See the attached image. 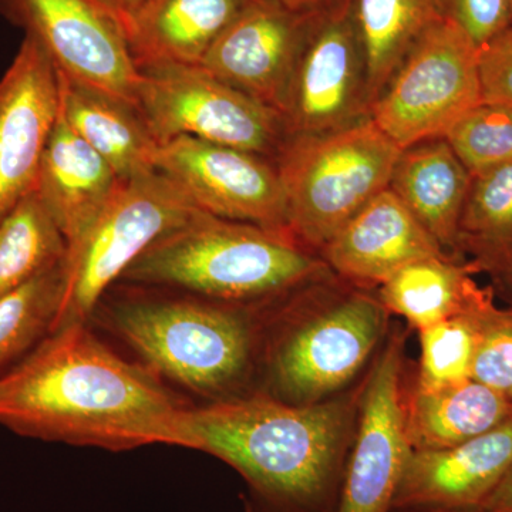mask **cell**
I'll use <instances>...</instances> for the list:
<instances>
[{
  "instance_id": "1",
  "label": "cell",
  "mask_w": 512,
  "mask_h": 512,
  "mask_svg": "<svg viewBox=\"0 0 512 512\" xmlns=\"http://www.w3.org/2000/svg\"><path fill=\"white\" fill-rule=\"evenodd\" d=\"M187 410L156 373L101 342L90 322L55 330L0 376V424L30 439L192 450Z\"/></svg>"
},
{
  "instance_id": "2",
  "label": "cell",
  "mask_w": 512,
  "mask_h": 512,
  "mask_svg": "<svg viewBox=\"0 0 512 512\" xmlns=\"http://www.w3.org/2000/svg\"><path fill=\"white\" fill-rule=\"evenodd\" d=\"M359 394L293 406L261 390L188 407L192 450L248 484L245 512H336Z\"/></svg>"
},
{
  "instance_id": "3",
  "label": "cell",
  "mask_w": 512,
  "mask_h": 512,
  "mask_svg": "<svg viewBox=\"0 0 512 512\" xmlns=\"http://www.w3.org/2000/svg\"><path fill=\"white\" fill-rule=\"evenodd\" d=\"M262 306L126 285V293L101 299L92 320L99 318L160 379L211 403L255 390Z\"/></svg>"
},
{
  "instance_id": "4",
  "label": "cell",
  "mask_w": 512,
  "mask_h": 512,
  "mask_svg": "<svg viewBox=\"0 0 512 512\" xmlns=\"http://www.w3.org/2000/svg\"><path fill=\"white\" fill-rule=\"evenodd\" d=\"M332 275L322 256L289 232L198 211L154 242L119 284L262 306Z\"/></svg>"
},
{
  "instance_id": "5",
  "label": "cell",
  "mask_w": 512,
  "mask_h": 512,
  "mask_svg": "<svg viewBox=\"0 0 512 512\" xmlns=\"http://www.w3.org/2000/svg\"><path fill=\"white\" fill-rule=\"evenodd\" d=\"M335 275L261 309V390L293 406L333 399L369 362L390 313L366 289L330 291Z\"/></svg>"
},
{
  "instance_id": "6",
  "label": "cell",
  "mask_w": 512,
  "mask_h": 512,
  "mask_svg": "<svg viewBox=\"0 0 512 512\" xmlns=\"http://www.w3.org/2000/svg\"><path fill=\"white\" fill-rule=\"evenodd\" d=\"M400 153L372 119L322 136L288 137L275 158L286 231L320 255L357 212L389 188Z\"/></svg>"
},
{
  "instance_id": "7",
  "label": "cell",
  "mask_w": 512,
  "mask_h": 512,
  "mask_svg": "<svg viewBox=\"0 0 512 512\" xmlns=\"http://www.w3.org/2000/svg\"><path fill=\"white\" fill-rule=\"evenodd\" d=\"M200 208L165 175L123 181L109 204L67 247L64 292L52 333L90 322L101 299L154 242L191 220Z\"/></svg>"
},
{
  "instance_id": "8",
  "label": "cell",
  "mask_w": 512,
  "mask_h": 512,
  "mask_svg": "<svg viewBox=\"0 0 512 512\" xmlns=\"http://www.w3.org/2000/svg\"><path fill=\"white\" fill-rule=\"evenodd\" d=\"M137 110L158 144L197 138L274 160L288 140L281 114L200 66H137Z\"/></svg>"
},
{
  "instance_id": "9",
  "label": "cell",
  "mask_w": 512,
  "mask_h": 512,
  "mask_svg": "<svg viewBox=\"0 0 512 512\" xmlns=\"http://www.w3.org/2000/svg\"><path fill=\"white\" fill-rule=\"evenodd\" d=\"M478 52L463 30L441 18L377 97L373 123L402 150L444 137L461 116L483 103Z\"/></svg>"
},
{
  "instance_id": "10",
  "label": "cell",
  "mask_w": 512,
  "mask_h": 512,
  "mask_svg": "<svg viewBox=\"0 0 512 512\" xmlns=\"http://www.w3.org/2000/svg\"><path fill=\"white\" fill-rule=\"evenodd\" d=\"M365 49L352 0L312 19L282 119L289 137L322 136L372 119Z\"/></svg>"
},
{
  "instance_id": "11",
  "label": "cell",
  "mask_w": 512,
  "mask_h": 512,
  "mask_svg": "<svg viewBox=\"0 0 512 512\" xmlns=\"http://www.w3.org/2000/svg\"><path fill=\"white\" fill-rule=\"evenodd\" d=\"M0 15L39 43L64 76L137 107L140 72L126 35L96 0H0Z\"/></svg>"
},
{
  "instance_id": "12",
  "label": "cell",
  "mask_w": 512,
  "mask_h": 512,
  "mask_svg": "<svg viewBox=\"0 0 512 512\" xmlns=\"http://www.w3.org/2000/svg\"><path fill=\"white\" fill-rule=\"evenodd\" d=\"M403 336L389 340L359 394L355 434L336 512H392L413 448L407 439Z\"/></svg>"
},
{
  "instance_id": "13",
  "label": "cell",
  "mask_w": 512,
  "mask_h": 512,
  "mask_svg": "<svg viewBox=\"0 0 512 512\" xmlns=\"http://www.w3.org/2000/svg\"><path fill=\"white\" fill-rule=\"evenodd\" d=\"M157 171L170 178L201 211L286 231L284 188L274 160L239 148L178 137L158 146Z\"/></svg>"
},
{
  "instance_id": "14",
  "label": "cell",
  "mask_w": 512,
  "mask_h": 512,
  "mask_svg": "<svg viewBox=\"0 0 512 512\" xmlns=\"http://www.w3.org/2000/svg\"><path fill=\"white\" fill-rule=\"evenodd\" d=\"M59 114L55 63L39 43L25 36L0 77V220L35 190Z\"/></svg>"
},
{
  "instance_id": "15",
  "label": "cell",
  "mask_w": 512,
  "mask_h": 512,
  "mask_svg": "<svg viewBox=\"0 0 512 512\" xmlns=\"http://www.w3.org/2000/svg\"><path fill=\"white\" fill-rule=\"evenodd\" d=\"M313 18L272 0H248L197 66L282 116Z\"/></svg>"
},
{
  "instance_id": "16",
  "label": "cell",
  "mask_w": 512,
  "mask_h": 512,
  "mask_svg": "<svg viewBox=\"0 0 512 512\" xmlns=\"http://www.w3.org/2000/svg\"><path fill=\"white\" fill-rule=\"evenodd\" d=\"M512 464V417L458 446L413 450L393 500L394 510L480 508Z\"/></svg>"
},
{
  "instance_id": "17",
  "label": "cell",
  "mask_w": 512,
  "mask_h": 512,
  "mask_svg": "<svg viewBox=\"0 0 512 512\" xmlns=\"http://www.w3.org/2000/svg\"><path fill=\"white\" fill-rule=\"evenodd\" d=\"M440 254L447 252L389 188L320 251L333 275L366 291L380 288L407 265Z\"/></svg>"
},
{
  "instance_id": "18",
  "label": "cell",
  "mask_w": 512,
  "mask_h": 512,
  "mask_svg": "<svg viewBox=\"0 0 512 512\" xmlns=\"http://www.w3.org/2000/svg\"><path fill=\"white\" fill-rule=\"evenodd\" d=\"M121 184L113 167L67 124L60 111L43 153L35 191L67 247L96 220Z\"/></svg>"
},
{
  "instance_id": "19",
  "label": "cell",
  "mask_w": 512,
  "mask_h": 512,
  "mask_svg": "<svg viewBox=\"0 0 512 512\" xmlns=\"http://www.w3.org/2000/svg\"><path fill=\"white\" fill-rule=\"evenodd\" d=\"M59 73L60 111L121 181L157 171L158 146L137 107Z\"/></svg>"
},
{
  "instance_id": "20",
  "label": "cell",
  "mask_w": 512,
  "mask_h": 512,
  "mask_svg": "<svg viewBox=\"0 0 512 512\" xmlns=\"http://www.w3.org/2000/svg\"><path fill=\"white\" fill-rule=\"evenodd\" d=\"M470 183V171L444 137H439L402 150L389 190L444 252H457L458 224Z\"/></svg>"
},
{
  "instance_id": "21",
  "label": "cell",
  "mask_w": 512,
  "mask_h": 512,
  "mask_svg": "<svg viewBox=\"0 0 512 512\" xmlns=\"http://www.w3.org/2000/svg\"><path fill=\"white\" fill-rule=\"evenodd\" d=\"M478 272L474 262H458L456 256H427L384 282L377 288V298L387 312L402 316L420 332L495 306L493 289L483 288L474 279Z\"/></svg>"
},
{
  "instance_id": "22",
  "label": "cell",
  "mask_w": 512,
  "mask_h": 512,
  "mask_svg": "<svg viewBox=\"0 0 512 512\" xmlns=\"http://www.w3.org/2000/svg\"><path fill=\"white\" fill-rule=\"evenodd\" d=\"M248 0H151L126 30L137 66H197Z\"/></svg>"
},
{
  "instance_id": "23",
  "label": "cell",
  "mask_w": 512,
  "mask_h": 512,
  "mask_svg": "<svg viewBox=\"0 0 512 512\" xmlns=\"http://www.w3.org/2000/svg\"><path fill=\"white\" fill-rule=\"evenodd\" d=\"M404 412L413 450H437L497 429L511 419L512 402L471 379L440 389H414L404 397Z\"/></svg>"
},
{
  "instance_id": "24",
  "label": "cell",
  "mask_w": 512,
  "mask_h": 512,
  "mask_svg": "<svg viewBox=\"0 0 512 512\" xmlns=\"http://www.w3.org/2000/svg\"><path fill=\"white\" fill-rule=\"evenodd\" d=\"M352 9L375 104L413 47L441 15L436 0H352Z\"/></svg>"
},
{
  "instance_id": "25",
  "label": "cell",
  "mask_w": 512,
  "mask_h": 512,
  "mask_svg": "<svg viewBox=\"0 0 512 512\" xmlns=\"http://www.w3.org/2000/svg\"><path fill=\"white\" fill-rule=\"evenodd\" d=\"M500 276L512 262V161L471 175L458 224L457 252Z\"/></svg>"
},
{
  "instance_id": "26",
  "label": "cell",
  "mask_w": 512,
  "mask_h": 512,
  "mask_svg": "<svg viewBox=\"0 0 512 512\" xmlns=\"http://www.w3.org/2000/svg\"><path fill=\"white\" fill-rule=\"evenodd\" d=\"M67 241L33 190L0 220V296L63 264Z\"/></svg>"
},
{
  "instance_id": "27",
  "label": "cell",
  "mask_w": 512,
  "mask_h": 512,
  "mask_svg": "<svg viewBox=\"0 0 512 512\" xmlns=\"http://www.w3.org/2000/svg\"><path fill=\"white\" fill-rule=\"evenodd\" d=\"M64 292V262L0 296V376L52 333Z\"/></svg>"
},
{
  "instance_id": "28",
  "label": "cell",
  "mask_w": 512,
  "mask_h": 512,
  "mask_svg": "<svg viewBox=\"0 0 512 512\" xmlns=\"http://www.w3.org/2000/svg\"><path fill=\"white\" fill-rule=\"evenodd\" d=\"M485 312L456 316L420 330L416 389H440L471 380L480 320Z\"/></svg>"
},
{
  "instance_id": "29",
  "label": "cell",
  "mask_w": 512,
  "mask_h": 512,
  "mask_svg": "<svg viewBox=\"0 0 512 512\" xmlns=\"http://www.w3.org/2000/svg\"><path fill=\"white\" fill-rule=\"evenodd\" d=\"M444 140L471 175L512 161V109L477 104L456 121Z\"/></svg>"
},
{
  "instance_id": "30",
  "label": "cell",
  "mask_w": 512,
  "mask_h": 512,
  "mask_svg": "<svg viewBox=\"0 0 512 512\" xmlns=\"http://www.w3.org/2000/svg\"><path fill=\"white\" fill-rule=\"evenodd\" d=\"M471 379L512 402V311L497 306L480 320Z\"/></svg>"
},
{
  "instance_id": "31",
  "label": "cell",
  "mask_w": 512,
  "mask_h": 512,
  "mask_svg": "<svg viewBox=\"0 0 512 512\" xmlns=\"http://www.w3.org/2000/svg\"><path fill=\"white\" fill-rule=\"evenodd\" d=\"M441 18L458 26L481 49L512 26V0H436Z\"/></svg>"
},
{
  "instance_id": "32",
  "label": "cell",
  "mask_w": 512,
  "mask_h": 512,
  "mask_svg": "<svg viewBox=\"0 0 512 512\" xmlns=\"http://www.w3.org/2000/svg\"><path fill=\"white\" fill-rule=\"evenodd\" d=\"M478 72L483 101L512 109V26L481 47Z\"/></svg>"
},
{
  "instance_id": "33",
  "label": "cell",
  "mask_w": 512,
  "mask_h": 512,
  "mask_svg": "<svg viewBox=\"0 0 512 512\" xmlns=\"http://www.w3.org/2000/svg\"><path fill=\"white\" fill-rule=\"evenodd\" d=\"M96 2L116 19L126 35L128 26L147 8L151 0H96Z\"/></svg>"
},
{
  "instance_id": "34",
  "label": "cell",
  "mask_w": 512,
  "mask_h": 512,
  "mask_svg": "<svg viewBox=\"0 0 512 512\" xmlns=\"http://www.w3.org/2000/svg\"><path fill=\"white\" fill-rule=\"evenodd\" d=\"M480 508L487 512H512V464Z\"/></svg>"
},
{
  "instance_id": "35",
  "label": "cell",
  "mask_w": 512,
  "mask_h": 512,
  "mask_svg": "<svg viewBox=\"0 0 512 512\" xmlns=\"http://www.w3.org/2000/svg\"><path fill=\"white\" fill-rule=\"evenodd\" d=\"M299 15L316 16L340 8L349 0H272Z\"/></svg>"
},
{
  "instance_id": "36",
  "label": "cell",
  "mask_w": 512,
  "mask_h": 512,
  "mask_svg": "<svg viewBox=\"0 0 512 512\" xmlns=\"http://www.w3.org/2000/svg\"><path fill=\"white\" fill-rule=\"evenodd\" d=\"M498 279L503 282L505 289H507L508 293H510L512 301V262L511 265L508 266L507 271H505L504 274L498 276Z\"/></svg>"
},
{
  "instance_id": "37",
  "label": "cell",
  "mask_w": 512,
  "mask_h": 512,
  "mask_svg": "<svg viewBox=\"0 0 512 512\" xmlns=\"http://www.w3.org/2000/svg\"><path fill=\"white\" fill-rule=\"evenodd\" d=\"M392 512H487L481 508H470V510H394Z\"/></svg>"
},
{
  "instance_id": "38",
  "label": "cell",
  "mask_w": 512,
  "mask_h": 512,
  "mask_svg": "<svg viewBox=\"0 0 512 512\" xmlns=\"http://www.w3.org/2000/svg\"><path fill=\"white\" fill-rule=\"evenodd\" d=\"M510 309H511V311H512V308H510Z\"/></svg>"
}]
</instances>
